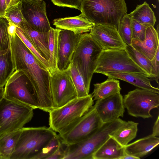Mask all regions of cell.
<instances>
[{
	"label": "cell",
	"mask_w": 159,
	"mask_h": 159,
	"mask_svg": "<svg viewBox=\"0 0 159 159\" xmlns=\"http://www.w3.org/2000/svg\"><path fill=\"white\" fill-rule=\"evenodd\" d=\"M0 159H1V157H0Z\"/></svg>",
	"instance_id": "obj_47"
},
{
	"label": "cell",
	"mask_w": 159,
	"mask_h": 159,
	"mask_svg": "<svg viewBox=\"0 0 159 159\" xmlns=\"http://www.w3.org/2000/svg\"><path fill=\"white\" fill-rule=\"evenodd\" d=\"M61 142V140L59 136L57 135L43 148L41 152L34 159H48L56 151Z\"/></svg>",
	"instance_id": "obj_35"
},
{
	"label": "cell",
	"mask_w": 159,
	"mask_h": 159,
	"mask_svg": "<svg viewBox=\"0 0 159 159\" xmlns=\"http://www.w3.org/2000/svg\"><path fill=\"white\" fill-rule=\"evenodd\" d=\"M92 94L76 98L49 112V127L61 134L68 130L93 106Z\"/></svg>",
	"instance_id": "obj_3"
},
{
	"label": "cell",
	"mask_w": 159,
	"mask_h": 159,
	"mask_svg": "<svg viewBox=\"0 0 159 159\" xmlns=\"http://www.w3.org/2000/svg\"><path fill=\"white\" fill-rule=\"evenodd\" d=\"M8 22L0 19V55L6 53L10 48L11 37L8 31Z\"/></svg>",
	"instance_id": "obj_32"
},
{
	"label": "cell",
	"mask_w": 159,
	"mask_h": 159,
	"mask_svg": "<svg viewBox=\"0 0 159 159\" xmlns=\"http://www.w3.org/2000/svg\"><path fill=\"white\" fill-rule=\"evenodd\" d=\"M131 46L151 61L153 58L159 47L158 25L156 30L154 27L149 26L146 31L145 38L143 41L132 39Z\"/></svg>",
	"instance_id": "obj_18"
},
{
	"label": "cell",
	"mask_w": 159,
	"mask_h": 159,
	"mask_svg": "<svg viewBox=\"0 0 159 159\" xmlns=\"http://www.w3.org/2000/svg\"><path fill=\"white\" fill-rule=\"evenodd\" d=\"M51 88L53 109L77 97L71 78L66 71L58 70L51 76Z\"/></svg>",
	"instance_id": "obj_12"
},
{
	"label": "cell",
	"mask_w": 159,
	"mask_h": 159,
	"mask_svg": "<svg viewBox=\"0 0 159 159\" xmlns=\"http://www.w3.org/2000/svg\"><path fill=\"white\" fill-rule=\"evenodd\" d=\"M125 122L119 118L103 123L92 134L76 143L68 145L64 159H92L93 154Z\"/></svg>",
	"instance_id": "obj_5"
},
{
	"label": "cell",
	"mask_w": 159,
	"mask_h": 159,
	"mask_svg": "<svg viewBox=\"0 0 159 159\" xmlns=\"http://www.w3.org/2000/svg\"><path fill=\"white\" fill-rule=\"evenodd\" d=\"M4 88H0V101L4 97Z\"/></svg>",
	"instance_id": "obj_45"
},
{
	"label": "cell",
	"mask_w": 159,
	"mask_h": 159,
	"mask_svg": "<svg viewBox=\"0 0 159 159\" xmlns=\"http://www.w3.org/2000/svg\"><path fill=\"white\" fill-rule=\"evenodd\" d=\"M15 69L10 48L0 55V88L3 87Z\"/></svg>",
	"instance_id": "obj_29"
},
{
	"label": "cell",
	"mask_w": 159,
	"mask_h": 159,
	"mask_svg": "<svg viewBox=\"0 0 159 159\" xmlns=\"http://www.w3.org/2000/svg\"><path fill=\"white\" fill-rule=\"evenodd\" d=\"M102 51L89 33L81 34L71 62L76 66L81 75L89 92L91 79Z\"/></svg>",
	"instance_id": "obj_6"
},
{
	"label": "cell",
	"mask_w": 159,
	"mask_h": 159,
	"mask_svg": "<svg viewBox=\"0 0 159 159\" xmlns=\"http://www.w3.org/2000/svg\"><path fill=\"white\" fill-rule=\"evenodd\" d=\"M38 0V1H43V0Z\"/></svg>",
	"instance_id": "obj_46"
},
{
	"label": "cell",
	"mask_w": 159,
	"mask_h": 159,
	"mask_svg": "<svg viewBox=\"0 0 159 159\" xmlns=\"http://www.w3.org/2000/svg\"><path fill=\"white\" fill-rule=\"evenodd\" d=\"M124 152V147L110 135L93 154L92 159H121Z\"/></svg>",
	"instance_id": "obj_22"
},
{
	"label": "cell",
	"mask_w": 159,
	"mask_h": 159,
	"mask_svg": "<svg viewBox=\"0 0 159 159\" xmlns=\"http://www.w3.org/2000/svg\"><path fill=\"white\" fill-rule=\"evenodd\" d=\"M123 98L128 113L136 117H152L150 111L159 106L158 93L140 88L129 91Z\"/></svg>",
	"instance_id": "obj_10"
},
{
	"label": "cell",
	"mask_w": 159,
	"mask_h": 159,
	"mask_svg": "<svg viewBox=\"0 0 159 159\" xmlns=\"http://www.w3.org/2000/svg\"><path fill=\"white\" fill-rule=\"evenodd\" d=\"M151 61L154 71V80L158 84L159 75V47L157 48L154 57L151 60Z\"/></svg>",
	"instance_id": "obj_39"
},
{
	"label": "cell",
	"mask_w": 159,
	"mask_h": 159,
	"mask_svg": "<svg viewBox=\"0 0 159 159\" xmlns=\"http://www.w3.org/2000/svg\"><path fill=\"white\" fill-rule=\"evenodd\" d=\"M10 159H34L56 132L50 127H23Z\"/></svg>",
	"instance_id": "obj_4"
},
{
	"label": "cell",
	"mask_w": 159,
	"mask_h": 159,
	"mask_svg": "<svg viewBox=\"0 0 159 159\" xmlns=\"http://www.w3.org/2000/svg\"><path fill=\"white\" fill-rule=\"evenodd\" d=\"M16 33L30 50L39 64L49 70L48 61L39 53L24 35L21 29L18 26L17 27L16 29Z\"/></svg>",
	"instance_id": "obj_34"
},
{
	"label": "cell",
	"mask_w": 159,
	"mask_h": 159,
	"mask_svg": "<svg viewBox=\"0 0 159 159\" xmlns=\"http://www.w3.org/2000/svg\"><path fill=\"white\" fill-rule=\"evenodd\" d=\"M159 143V137L151 134L128 144L124 148L126 153L139 159L151 151Z\"/></svg>",
	"instance_id": "obj_21"
},
{
	"label": "cell",
	"mask_w": 159,
	"mask_h": 159,
	"mask_svg": "<svg viewBox=\"0 0 159 159\" xmlns=\"http://www.w3.org/2000/svg\"><path fill=\"white\" fill-rule=\"evenodd\" d=\"M68 147V145L61 141L58 148L55 152L48 159H64Z\"/></svg>",
	"instance_id": "obj_38"
},
{
	"label": "cell",
	"mask_w": 159,
	"mask_h": 159,
	"mask_svg": "<svg viewBox=\"0 0 159 159\" xmlns=\"http://www.w3.org/2000/svg\"><path fill=\"white\" fill-rule=\"evenodd\" d=\"M21 11L25 21L33 29L48 32L51 28L46 13L45 2L37 0H21Z\"/></svg>",
	"instance_id": "obj_13"
},
{
	"label": "cell",
	"mask_w": 159,
	"mask_h": 159,
	"mask_svg": "<svg viewBox=\"0 0 159 159\" xmlns=\"http://www.w3.org/2000/svg\"><path fill=\"white\" fill-rule=\"evenodd\" d=\"M39 53L47 61L49 57L48 48L49 31L40 32L32 29L26 21L17 26Z\"/></svg>",
	"instance_id": "obj_17"
},
{
	"label": "cell",
	"mask_w": 159,
	"mask_h": 159,
	"mask_svg": "<svg viewBox=\"0 0 159 159\" xmlns=\"http://www.w3.org/2000/svg\"><path fill=\"white\" fill-rule=\"evenodd\" d=\"M21 0H6L7 8L20 2Z\"/></svg>",
	"instance_id": "obj_43"
},
{
	"label": "cell",
	"mask_w": 159,
	"mask_h": 159,
	"mask_svg": "<svg viewBox=\"0 0 159 159\" xmlns=\"http://www.w3.org/2000/svg\"><path fill=\"white\" fill-rule=\"evenodd\" d=\"M60 29L51 27L49 31L48 48L49 57L48 61L51 76L58 70L57 63L58 54V35Z\"/></svg>",
	"instance_id": "obj_27"
},
{
	"label": "cell",
	"mask_w": 159,
	"mask_h": 159,
	"mask_svg": "<svg viewBox=\"0 0 159 159\" xmlns=\"http://www.w3.org/2000/svg\"><path fill=\"white\" fill-rule=\"evenodd\" d=\"M125 50L129 56L138 66L144 70L154 80V74L150 60L134 48L131 45H126Z\"/></svg>",
	"instance_id": "obj_28"
},
{
	"label": "cell",
	"mask_w": 159,
	"mask_h": 159,
	"mask_svg": "<svg viewBox=\"0 0 159 159\" xmlns=\"http://www.w3.org/2000/svg\"><path fill=\"white\" fill-rule=\"evenodd\" d=\"M158 0L159 1V0Z\"/></svg>",
	"instance_id": "obj_48"
},
{
	"label": "cell",
	"mask_w": 159,
	"mask_h": 159,
	"mask_svg": "<svg viewBox=\"0 0 159 159\" xmlns=\"http://www.w3.org/2000/svg\"><path fill=\"white\" fill-rule=\"evenodd\" d=\"M8 31L10 37L16 34V31L17 26L10 22H8Z\"/></svg>",
	"instance_id": "obj_42"
},
{
	"label": "cell",
	"mask_w": 159,
	"mask_h": 159,
	"mask_svg": "<svg viewBox=\"0 0 159 159\" xmlns=\"http://www.w3.org/2000/svg\"><path fill=\"white\" fill-rule=\"evenodd\" d=\"M71 78L76 91L77 97H81L88 95L87 90L83 77L76 66L71 62L68 68L65 70Z\"/></svg>",
	"instance_id": "obj_30"
},
{
	"label": "cell",
	"mask_w": 159,
	"mask_h": 159,
	"mask_svg": "<svg viewBox=\"0 0 159 159\" xmlns=\"http://www.w3.org/2000/svg\"><path fill=\"white\" fill-rule=\"evenodd\" d=\"M21 131V129L0 136V156L1 159H10Z\"/></svg>",
	"instance_id": "obj_26"
},
{
	"label": "cell",
	"mask_w": 159,
	"mask_h": 159,
	"mask_svg": "<svg viewBox=\"0 0 159 159\" xmlns=\"http://www.w3.org/2000/svg\"><path fill=\"white\" fill-rule=\"evenodd\" d=\"M55 5L80 10L82 0H51Z\"/></svg>",
	"instance_id": "obj_37"
},
{
	"label": "cell",
	"mask_w": 159,
	"mask_h": 159,
	"mask_svg": "<svg viewBox=\"0 0 159 159\" xmlns=\"http://www.w3.org/2000/svg\"><path fill=\"white\" fill-rule=\"evenodd\" d=\"M103 123L93 106L70 128L59 135L63 142L74 144L90 136Z\"/></svg>",
	"instance_id": "obj_11"
},
{
	"label": "cell",
	"mask_w": 159,
	"mask_h": 159,
	"mask_svg": "<svg viewBox=\"0 0 159 159\" xmlns=\"http://www.w3.org/2000/svg\"><path fill=\"white\" fill-rule=\"evenodd\" d=\"M5 19L17 26L22 22L25 21L22 12L21 1L6 9Z\"/></svg>",
	"instance_id": "obj_33"
},
{
	"label": "cell",
	"mask_w": 159,
	"mask_h": 159,
	"mask_svg": "<svg viewBox=\"0 0 159 159\" xmlns=\"http://www.w3.org/2000/svg\"><path fill=\"white\" fill-rule=\"evenodd\" d=\"M103 74L108 77L126 81L140 89L159 94V88L152 85L151 79L146 74L129 72H107Z\"/></svg>",
	"instance_id": "obj_20"
},
{
	"label": "cell",
	"mask_w": 159,
	"mask_h": 159,
	"mask_svg": "<svg viewBox=\"0 0 159 159\" xmlns=\"http://www.w3.org/2000/svg\"><path fill=\"white\" fill-rule=\"evenodd\" d=\"M4 97L9 100L39 108L38 99L34 88L26 74L21 70H15L7 81L4 88Z\"/></svg>",
	"instance_id": "obj_8"
},
{
	"label": "cell",
	"mask_w": 159,
	"mask_h": 159,
	"mask_svg": "<svg viewBox=\"0 0 159 159\" xmlns=\"http://www.w3.org/2000/svg\"><path fill=\"white\" fill-rule=\"evenodd\" d=\"M33 110L4 97L0 101V136L21 129L32 119Z\"/></svg>",
	"instance_id": "obj_7"
},
{
	"label": "cell",
	"mask_w": 159,
	"mask_h": 159,
	"mask_svg": "<svg viewBox=\"0 0 159 159\" xmlns=\"http://www.w3.org/2000/svg\"><path fill=\"white\" fill-rule=\"evenodd\" d=\"M131 21L129 14L124 16L119 22L117 30L124 43L126 45L131 46L132 38Z\"/></svg>",
	"instance_id": "obj_31"
},
{
	"label": "cell",
	"mask_w": 159,
	"mask_h": 159,
	"mask_svg": "<svg viewBox=\"0 0 159 159\" xmlns=\"http://www.w3.org/2000/svg\"><path fill=\"white\" fill-rule=\"evenodd\" d=\"M129 72L143 73L150 76L136 64L125 49L102 51L98 57L94 73Z\"/></svg>",
	"instance_id": "obj_9"
},
{
	"label": "cell",
	"mask_w": 159,
	"mask_h": 159,
	"mask_svg": "<svg viewBox=\"0 0 159 159\" xmlns=\"http://www.w3.org/2000/svg\"><path fill=\"white\" fill-rule=\"evenodd\" d=\"M129 15L131 20H135L147 27H154L156 21L154 12L146 2L137 5Z\"/></svg>",
	"instance_id": "obj_25"
},
{
	"label": "cell",
	"mask_w": 159,
	"mask_h": 159,
	"mask_svg": "<svg viewBox=\"0 0 159 159\" xmlns=\"http://www.w3.org/2000/svg\"><path fill=\"white\" fill-rule=\"evenodd\" d=\"M10 49L15 70L26 74L36 95L39 109L49 112L53 108L49 70L39 64L16 33L11 37Z\"/></svg>",
	"instance_id": "obj_1"
},
{
	"label": "cell",
	"mask_w": 159,
	"mask_h": 159,
	"mask_svg": "<svg viewBox=\"0 0 159 159\" xmlns=\"http://www.w3.org/2000/svg\"><path fill=\"white\" fill-rule=\"evenodd\" d=\"M6 0H0V18L5 19V14L7 9Z\"/></svg>",
	"instance_id": "obj_40"
},
{
	"label": "cell",
	"mask_w": 159,
	"mask_h": 159,
	"mask_svg": "<svg viewBox=\"0 0 159 159\" xmlns=\"http://www.w3.org/2000/svg\"><path fill=\"white\" fill-rule=\"evenodd\" d=\"M80 35L68 30L60 29L58 40L57 67L58 70L64 71L68 68Z\"/></svg>",
	"instance_id": "obj_15"
},
{
	"label": "cell",
	"mask_w": 159,
	"mask_h": 159,
	"mask_svg": "<svg viewBox=\"0 0 159 159\" xmlns=\"http://www.w3.org/2000/svg\"><path fill=\"white\" fill-rule=\"evenodd\" d=\"M152 135L158 137L159 135V116H158L152 128Z\"/></svg>",
	"instance_id": "obj_41"
},
{
	"label": "cell",
	"mask_w": 159,
	"mask_h": 159,
	"mask_svg": "<svg viewBox=\"0 0 159 159\" xmlns=\"http://www.w3.org/2000/svg\"><path fill=\"white\" fill-rule=\"evenodd\" d=\"M94 106L103 123L124 116L125 108L123 98L120 93L97 100Z\"/></svg>",
	"instance_id": "obj_16"
},
{
	"label": "cell",
	"mask_w": 159,
	"mask_h": 159,
	"mask_svg": "<svg viewBox=\"0 0 159 159\" xmlns=\"http://www.w3.org/2000/svg\"><path fill=\"white\" fill-rule=\"evenodd\" d=\"M82 15L95 24L111 25L117 27L122 17L127 14L124 0H82Z\"/></svg>",
	"instance_id": "obj_2"
},
{
	"label": "cell",
	"mask_w": 159,
	"mask_h": 159,
	"mask_svg": "<svg viewBox=\"0 0 159 159\" xmlns=\"http://www.w3.org/2000/svg\"><path fill=\"white\" fill-rule=\"evenodd\" d=\"M53 24L56 28L70 30L77 34L90 32L95 24L81 14L76 16L56 19Z\"/></svg>",
	"instance_id": "obj_19"
},
{
	"label": "cell",
	"mask_w": 159,
	"mask_h": 159,
	"mask_svg": "<svg viewBox=\"0 0 159 159\" xmlns=\"http://www.w3.org/2000/svg\"><path fill=\"white\" fill-rule=\"evenodd\" d=\"M131 25L132 39L143 41L145 39L146 31L147 27L135 20L131 19Z\"/></svg>",
	"instance_id": "obj_36"
},
{
	"label": "cell",
	"mask_w": 159,
	"mask_h": 159,
	"mask_svg": "<svg viewBox=\"0 0 159 159\" xmlns=\"http://www.w3.org/2000/svg\"><path fill=\"white\" fill-rule=\"evenodd\" d=\"M138 124L132 121H125L110 135L124 147L136 136Z\"/></svg>",
	"instance_id": "obj_24"
},
{
	"label": "cell",
	"mask_w": 159,
	"mask_h": 159,
	"mask_svg": "<svg viewBox=\"0 0 159 159\" xmlns=\"http://www.w3.org/2000/svg\"><path fill=\"white\" fill-rule=\"evenodd\" d=\"M121 159H139L138 158L126 153L125 151Z\"/></svg>",
	"instance_id": "obj_44"
},
{
	"label": "cell",
	"mask_w": 159,
	"mask_h": 159,
	"mask_svg": "<svg viewBox=\"0 0 159 159\" xmlns=\"http://www.w3.org/2000/svg\"><path fill=\"white\" fill-rule=\"evenodd\" d=\"M92 95L93 100L102 99L120 93V82L116 79L108 77L104 82L93 84Z\"/></svg>",
	"instance_id": "obj_23"
},
{
	"label": "cell",
	"mask_w": 159,
	"mask_h": 159,
	"mask_svg": "<svg viewBox=\"0 0 159 159\" xmlns=\"http://www.w3.org/2000/svg\"><path fill=\"white\" fill-rule=\"evenodd\" d=\"M89 34L102 51L125 48L126 45L120 37L115 25L95 24Z\"/></svg>",
	"instance_id": "obj_14"
}]
</instances>
